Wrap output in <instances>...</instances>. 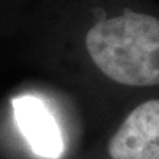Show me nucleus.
<instances>
[{
  "mask_svg": "<svg viewBox=\"0 0 159 159\" xmlns=\"http://www.w3.org/2000/svg\"><path fill=\"white\" fill-rule=\"evenodd\" d=\"M88 53L103 74L122 85L159 84V20L126 12L97 23L85 39Z\"/></svg>",
  "mask_w": 159,
  "mask_h": 159,
  "instance_id": "obj_1",
  "label": "nucleus"
},
{
  "mask_svg": "<svg viewBox=\"0 0 159 159\" xmlns=\"http://www.w3.org/2000/svg\"><path fill=\"white\" fill-rule=\"evenodd\" d=\"M111 159H159V99L141 103L109 143Z\"/></svg>",
  "mask_w": 159,
  "mask_h": 159,
  "instance_id": "obj_2",
  "label": "nucleus"
},
{
  "mask_svg": "<svg viewBox=\"0 0 159 159\" xmlns=\"http://www.w3.org/2000/svg\"><path fill=\"white\" fill-rule=\"evenodd\" d=\"M19 131L33 154L44 159H58L64 154V138L53 114L41 99L20 96L12 99Z\"/></svg>",
  "mask_w": 159,
  "mask_h": 159,
  "instance_id": "obj_3",
  "label": "nucleus"
}]
</instances>
